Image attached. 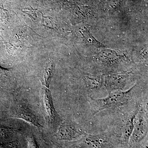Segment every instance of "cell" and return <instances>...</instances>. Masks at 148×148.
<instances>
[{
	"instance_id": "obj_4",
	"label": "cell",
	"mask_w": 148,
	"mask_h": 148,
	"mask_svg": "<svg viewBox=\"0 0 148 148\" xmlns=\"http://www.w3.org/2000/svg\"><path fill=\"white\" fill-rule=\"evenodd\" d=\"M129 75L125 73L111 75L106 77L105 86L109 92L122 91L126 86Z\"/></svg>"
},
{
	"instance_id": "obj_5",
	"label": "cell",
	"mask_w": 148,
	"mask_h": 148,
	"mask_svg": "<svg viewBox=\"0 0 148 148\" xmlns=\"http://www.w3.org/2000/svg\"><path fill=\"white\" fill-rule=\"evenodd\" d=\"M12 112L14 117L23 119L36 127H41L36 117L27 106L17 104L14 107Z\"/></svg>"
},
{
	"instance_id": "obj_7",
	"label": "cell",
	"mask_w": 148,
	"mask_h": 148,
	"mask_svg": "<svg viewBox=\"0 0 148 148\" xmlns=\"http://www.w3.org/2000/svg\"><path fill=\"white\" fill-rule=\"evenodd\" d=\"M47 87V86H46L44 88L42 92L44 106L48 119L53 122L57 118V113L53 106L51 92Z\"/></svg>"
},
{
	"instance_id": "obj_1",
	"label": "cell",
	"mask_w": 148,
	"mask_h": 148,
	"mask_svg": "<svg viewBox=\"0 0 148 148\" xmlns=\"http://www.w3.org/2000/svg\"><path fill=\"white\" fill-rule=\"evenodd\" d=\"M135 89V86L127 90L109 92L105 98L95 99L89 97L92 115L94 116L104 110L116 109L126 106L133 99Z\"/></svg>"
},
{
	"instance_id": "obj_6",
	"label": "cell",
	"mask_w": 148,
	"mask_h": 148,
	"mask_svg": "<svg viewBox=\"0 0 148 148\" xmlns=\"http://www.w3.org/2000/svg\"><path fill=\"white\" fill-rule=\"evenodd\" d=\"M140 108L139 105H136L135 109L127 117L123 123L122 127L123 138L125 142L128 143L133 132L134 126V120Z\"/></svg>"
},
{
	"instance_id": "obj_8",
	"label": "cell",
	"mask_w": 148,
	"mask_h": 148,
	"mask_svg": "<svg viewBox=\"0 0 148 148\" xmlns=\"http://www.w3.org/2000/svg\"><path fill=\"white\" fill-rule=\"evenodd\" d=\"M107 142L104 135H90L85 137L84 144L87 148H102Z\"/></svg>"
},
{
	"instance_id": "obj_9",
	"label": "cell",
	"mask_w": 148,
	"mask_h": 148,
	"mask_svg": "<svg viewBox=\"0 0 148 148\" xmlns=\"http://www.w3.org/2000/svg\"><path fill=\"white\" fill-rule=\"evenodd\" d=\"M84 81L86 87L90 90H99L103 85V80L102 76L86 75L84 77Z\"/></svg>"
},
{
	"instance_id": "obj_3",
	"label": "cell",
	"mask_w": 148,
	"mask_h": 148,
	"mask_svg": "<svg viewBox=\"0 0 148 148\" xmlns=\"http://www.w3.org/2000/svg\"><path fill=\"white\" fill-rule=\"evenodd\" d=\"M84 135V131L80 127L69 121L65 122L60 125L56 135L59 140L67 141L77 140Z\"/></svg>"
},
{
	"instance_id": "obj_2",
	"label": "cell",
	"mask_w": 148,
	"mask_h": 148,
	"mask_svg": "<svg viewBox=\"0 0 148 148\" xmlns=\"http://www.w3.org/2000/svg\"><path fill=\"white\" fill-rule=\"evenodd\" d=\"M147 132V114L145 110L140 108L134 120V128L129 142L132 145L139 144Z\"/></svg>"
},
{
	"instance_id": "obj_10",
	"label": "cell",
	"mask_w": 148,
	"mask_h": 148,
	"mask_svg": "<svg viewBox=\"0 0 148 148\" xmlns=\"http://www.w3.org/2000/svg\"><path fill=\"white\" fill-rule=\"evenodd\" d=\"M28 148H38L36 143L35 139L33 137H31L29 138Z\"/></svg>"
}]
</instances>
